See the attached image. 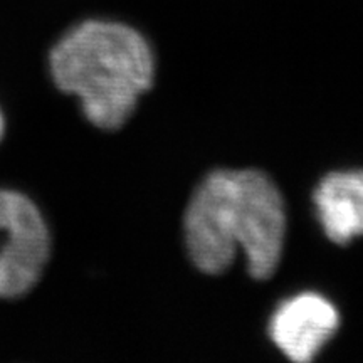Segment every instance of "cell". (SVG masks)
Masks as SVG:
<instances>
[{
  "instance_id": "obj_1",
  "label": "cell",
  "mask_w": 363,
  "mask_h": 363,
  "mask_svg": "<svg viewBox=\"0 0 363 363\" xmlns=\"http://www.w3.org/2000/svg\"><path fill=\"white\" fill-rule=\"evenodd\" d=\"M184 229L190 259L202 272L227 271L240 249L252 278L267 279L283 256V197L261 172L217 170L194 192Z\"/></svg>"
},
{
  "instance_id": "obj_2",
  "label": "cell",
  "mask_w": 363,
  "mask_h": 363,
  "mask_svg": "<svg viewBox=\"0 0 363 363\" xmlns=\"http://www.w3.org/2000/svg\"><path fill=\"white\" fill-rule=\"evenodd\" d=\"M54 83L81 99L84 116L101 130L121 128L152 88L155 61L143 35L128 26L88 21L54 45Z\"/></svg>"
},
{
  "instance_id": "obj_3",
  "label": "cell",
  "mask_w": 363,
  "mask_h": 363,
  "mask_svg": "<svg viewBox=\"0 0 363 363\" xmlns=\"http://www.w3.org/2000/svg\"><path fill=\"white\" fill-rule=\"evenodd\" d=\"M51 254V235L26 195L0 190V299L24 296L38 284Z\"/></svg>"
},
{
  "instance_id": "obj_4",
  "label": "cell",
  "mask_w": 363,
  "mask_h": 363,
  "mask_svg": "<svg viewBox=\"0 0 363 363\" xmlns=\"http://www.w3.org/2000/svg\"><path fill=\"white\" fill-rule=\"evenodd\" d=\"M338 311L320 294H299L283 303L271 318L269 335L289 360L311 362L338 330Z\"/></svg>"
},
{
  "instance_id": "obj_5",
  "label": "cell",
  "mask_w": 363,
  "mask_h": 363,
  "mask_svg": "<svg viewBox=\"0 0 363 363\" xmlns=\"http://www.w3.org/2000/svg\"><path fill=\"white\" fill-rule=\"evenodd\" d=\"M313 201L325 234L335 244H348L363 235V170L325 177Z\"/></svg>"
},
{
  "instance_id": "obj_6",
  "label": "cell",
  "mask_w": 363,
  "mask_h": 363,
  "mask_svg": "<svg viewBox=\"0 0 363 363\" xmlns=\"http://www.w3.org/2000/svg\"><path fill=\"white\" fill-rule=\"evenodd\" d=\"M4 126H6V121H4L2 111H0V138H2V135H4Z\"/></svg>"
}]
</instances>
